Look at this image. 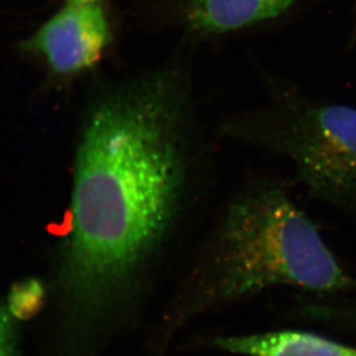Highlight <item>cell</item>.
Returning <instances> with one entry per match:
<instances>
[{
    "mask_svg": "<svg viewBox=\"0 0 356 356\" xmlns=\"http://www.w3.org/2000/svg\"><path fill=\"white\" fill-rule=\"evenodd\" d=\"M194 118L182 65L110 86L88 106L58 275L73 332L101 325L118 309L175 225Z\"/></svg>",
    "mask_w": 356,
    "mask_h": 356,
    "instance_id": "cell-1",
    "label": "cell"
},
{
    "mask_svg": "<svg viewBox=\"0 0 356 356\" xmlns=\"http://www.w3.org/2000/svg\"><path fill=\"white\" fill-rule=\"evenodd\" d=\"M340 323L345 331L356 333V298H350L340 310Z\"/></svg>",
    "mask_w": 356,
    "mask_h": 356,
    "instance_id": "cell-9",
    "label": "cell"
},
{
    "mask_svg": "<svg viewBox=\"0 0 356 356\" xmlns=\"http://www.w3.org/2000/svg\"><path fill=\"white\" fill-rule=\"evenodd\" d=\"M356 42V10H355V21H354L353 31H352V38H350V45H354Z\"/></svg>",
    "mask_w": 356,
    "mask_h": 356,
    "instance_id": "cell-11",
    "label": "cell"
},
{
    "mask_svg": "<svg viewBox=\"0 0 356 356\" xmlns=\"http://www.w3.org/2000/svg\"><path fill=\"white\" fill-rule=\"evenodd\" d=\"M215 346L245 356H356L354 347L296 331L222 337L215 340Z\"/></svg>",
    "mask_w": 356,
    "mask_h": 356,
    "instance_id": "cell-6",
    "label": "cell"
},
{
    "mask_svg": "<svg viewBox=\"0 0 356 356\" xmlns=\"http://www.w3.org/2000/svg\"><path fill=\"white\" fill-rule=\"evenodd\" d=\"M66 3H101V0H66Z\"/></svg>",
    "mask_w": 356,
    "mask_h": 356,
    "instance_id": "cell-10",
    "label": "cell"
},
{
    "mask_svg": "<svg viewBox=\"0 0 356 356\" xmlns=\"http://www.w3.org/2000/svg\"><path fill=\"white\" fill-rule=\"evenodd\" d=\"M111 42L101 3H66L19 47L42 59L54 74L71 76L94 67Z\"/></svg>",
    "mask_w": 356,
    "mask_h": 356,
    "instance_id": "cell-4",
    "label": "cell"
},
{
    "mask_svg": "<svg viewBox=\"0 0 356 356\" xmlns=\"http://www.w3.org/2000/svg\"><path fill=\"white\" fill-rule=\"evenodd\" d=\"M299 0H189L186 24L193 35H222L275 19Z\"/></svg>",
    "mask_w": 356,
    "mask_h": 356,
    "instance_id": "cell-5",
    "label": "cell"
},
{
    "mask_svg": "<svg viewBox=\"0 0 356 356\" xmlns=\"http://www.w3.org/2000/svg\"><path fill=\"white\" fill-rule=\"evenodd\" d=\"M276 286L350 294L356 292V278L282 185L255 182L229 202L186 312L202 313Z\"/></svg>",
    "mask_w": 356,
    "mask_h": 356,
    "instance_id": "cell-2",
    "label": "cell"
},
{
    "mask_svg": "<svg viewBox=\"0 0 356 356\" xmlns=\"http://www.w3.org/2000/svg\"><path fill=\"white\" fill-rule=\"evenodd\" d=\"M0 356H17L15 319L3 303H0Z\"/></svg>",
    "mask_w": 356,
    "mask_h": 356,
    "instance_id": "cell-8",
    "label": "cell"
},
{
    "mask_svg": "<svg viewBox=\"0 0 356 356\" xmlns=\"http://www.w3.org/2000/svg\"><path fill=\"white\" fill-rule=\"evenodd\" d=\"M222 131L286 157L312 197L356 208V108L273 87L266 104L231 115Z\"/></svg>",
    "mask_w": 356,
    "mask_h": 356,
    "instance_id": "cell-3",
    "label": "cell"
},
{
    "mask_svg": "<svg viewBox=\"0 0 356 356\" xmlns=\"http://www.w3.org/2000/svg\"><path fill=\"white\" fill-rule=\"evenodd\" d=\"M45 289L36 279H28L14 286L6 306L15 321H27L36 315L44 305Z\"/></svg>",
    "mask_w": 356,
    "mask_h": 356,
    "instance_id": "cell-7",
    "label": "cell"
}]
</instances>
